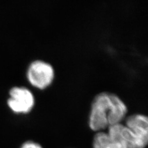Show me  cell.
<instances>
[{
	"label": "cell",
	"instance_id": "2",
	"mask_svg": "<svg viewBox=\"0 0 148 148\" xmlns=\"http://www.w3.org/2000/svg\"><path fill=\"white\" fill-rule=\"evenodd\" d=\"M27 78L30 84L35 88L45 90L51 85L54 80V69L47 62L35 60L27 68Z\"/></svg>",
	"mask_w": 148,
	"mask_h": 148
},
{
	"label": "cell",
	"instance_id": "7",
	"mask_svg": "<svg viewBox=\"0 0 148 148\" xmlns=\"http://www.w3.org/2000/svg\"><path fill=\"white\" fill-rule=\"evenodd\" d=\"M21 148H43L38 143L29 141L24 143Z\"/></svg>",
	"mask_w": 148,
	"mask_h": 148
},
{
	"label": "cell",
	"instance_id": "1",
	"mask_svg": "<svg viewBox=\"0 0 148 148\" xmlns=\"http://www.w3.org/2000/svg\"><path fill=\"white\" fill-rule=\"evenodd\" d=\"M128 109L119 96L112 92H102L92 100L89 116V126L96 132L115 125L122 123L125 119Z\"/></svg>",
	"mask_w": 148,
	"mask_h": 148
},
{
	"label": "cell",
	"instance_id": "4",
	"mask_svg": "<svg viewBox=\"0 0 148 148\" xmlns=\"http://www.w3.org/2000/svg\"><path fill=\"white\" fill-rule=\"evenodd\" d=\"M128 129L135 135L144 147L148 142V119L146 115L133 114L125 119V124Z\"/></svg>",
	"mask_w": 148,
	"mask_h": 148
},
{
	"label": "cell",
	"instance_id": "6",
	"mask_svg": "<svg viewBox=\"0 0 148 148\" xmlns=\"http://www.w3.org/2000/svg\"><path fill=\"white\" fill-rule=\"evenodd\" d=\"M93 148H135L125 145L111 139L108 133L97 132L93 139Z\"/></svg>",
	"mask_w": 148,
	"mask_h": 148
},
{
	"label": "cell",
	"instance_id": "3",
	"mask_svg": "<svg viewBox=\"0 0 148 148\" xmlns=\"http://www.w3.org/2000/svg\"><path fill=\"white\" fill-rule=\"evenodd\" d=\"M35 104V96L29 89L23 86L14 87L9 91L8 105L16 114H28Z\"/></svg>",
	"mask_w": 148,
	"mask_h": 148
},
{
	"label": "cell",
	"instance_id": "5",
	"mask_svg": "<svg viewBox=\"0 0 148 148\" xmlns=\"http://www.w3.org/2000/svg\"><path fill=\"white\" fill-rule=\"evenodd\" d=\"M108 134L113 140L126 146L135 148H145L130 130L122 123L109 127Z\"/></svg>",
	"mask_w": 148,
	"mask_h": 148
}]
</instances>
